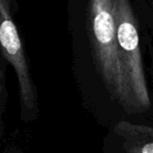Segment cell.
<instances>
[{
  "mask_svg": "<svg viewBox=\"0 0 153 153\" xmlns=\"http://www.w3.org/2000/svg\"><path fill=\"white\" fill-rule=\"evenodd\" d=\"M79 25L74 40L84 41L87 66L103 94L101 120L108 127L122 120L140 121L125 84L117 48L112 0H79Z\"/></svg>",
  "mask_w": 153,
  "mask_h": 153,
  "instance_id": "6da1fadb",
  "label": "cell"
},
{
  "mask_svg": "<svg viewBox=\"0 0 153 153\" xmlns=\"http://www.w3.org/2000/svg\"><path fill=\"white\" fill-rule=\"evenodd\" d=\"M117 48L122 72L140 121H153V105L142 56L138 19L131 0H112Z\"/></svg>",
  "mask_w": 153,
  "mask_h": 153,
  "instance_id": "7a4b0ae2",
  "label": "cell"
},
{
  "mask_svg": "<svg viewBox=\"0 0 153 153\" xmlns=\"http://www.w3.org/2000/svg\"><path fill=\"white\" fill-rule=\"evenodd\" d=\"M17 7V0H0V53L15 71L19 89L20 115L22 121L27 123L38 119L40 108L37 86L15 22Z\"/></svg>",
  "mask_w": 153,
  "mask_h": 153,
  "instance_id": "3957f363",
  "label": "cell"
},
{
  "mask_svg": "<svg viewBox=\"0 0 153 153\" xmlns=\"http://www.w3.org/2000/svg\"><path fill=\"white\" fill-rule=\"evenodd\" d=\"M103 153H153V121L113 124L103 140Z\"/></svg>",
  "mask_w": 153,
  "mask_h": 153,
  "instance_id": "277c9868",
  "label": "cell"
},
{
  "mask_svg": "<svg viewBox=\"0 0 153 153\" xmlns=\"http://www.w3.org/2000/svg\"><path fill=\"white\" fill-rule=\"evenodd\" d=\"M7 62L0 53V129L3 126V117L7 104L9 91L7 86Z\"/></svg>",
  "mask_w": 153,
  "mask_h": 153,
  "instance_id": "5b68a950",
  "label": "cell"
},
{
  "mask_svg": "<svg viewBox=\"0 0 153 153\" xmlns=\"http://www.w3.org/2000/svg\"><path fill=\"white\" fill-rule=\"evenodd\" d=\"M151 4H152V7H153V0H151Z\"/></svg>",
  "mask_w": 153,
  "mask_h": 153,
  "instance_id": "8992f818",
  "label": "cell"
}]
</instances>
